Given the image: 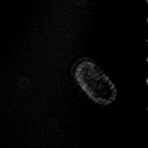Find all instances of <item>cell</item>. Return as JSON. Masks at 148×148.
<instances>
[{"label":"cell","instance_id":"cell-1","mask_svg":"<svg viewBox=\"0 0 148 148\" xmlns=\"http://www.w3.org/2000/svg\"><path fill=\"white\" fill-rule=\"evenodd\" d=\"M75 77L82 89L95 102L108 105L116 99L114 84L95 62L88 59L78 62L75 68Z\"/></svg>","mask_w":148,"mask_h":148}]
</instances>
